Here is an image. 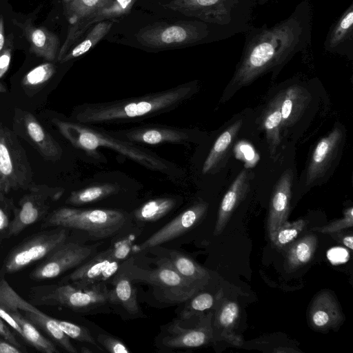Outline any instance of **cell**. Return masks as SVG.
<instances>
[{"label":"cell","mask_w":353,"mask_h":353,"mask_svg":"<svg viewBox=\"0 0 353 353\" xmlns=\"http://www.w3.org/2000/svg\"><path fill=\"white\" fill-rule=\"evenodd\" d=\"M312 27L310 0H302L287 18L272 26H252L244 33V46L232 85L243 86L266 72H277L310 45Z\"/></svg>","instance_id":"1"},{"label":"cell","mask_w":353,"mask_h":353,"mask_svg":"<svg viewBox=\"0 0 353 353\" xmlns=\"http://www.w3.org/2000/svg\"><path fill=\"white\" fill-rule=\"evenodd\" d=\"M196 88L194 81L133 98L83 103L74 109L71 117L74 122L85 125L140 121L176 108L190 98Z\"/></svg>","instance_id":"2"},{"label":"cell","mask_w":353,"mask_h":353,"mask_svg":"<svg viewBox=\"0 0 353 353\" xmlns=\"http://www.w3.org/2000/svg\"><path fill=\"white\" fill-rule=\"evenodd\" d=\"M52 122L71 144L86 152H93L99 147L108 148L151 170L168 174L174 168L172 163L153 151L119 138L108 130L57 118Z\"/></svg>","instance_id":"3"},{"label":"cell","mask_w":353,"mask_h":353,"mask_svg":"<svg viewBox=\"0 0 353 353\" xmlns=\"http://www.w3.org/2000/svg\"><path fill=\"white\" fill-rule=\"evenodd\" d=\"M257 0H172L165 9L225 29L233 35L245 33L252 26Z\"/></svg>","instance_id":"4"},{"label":"cell","mask_w":353,"mask_h":353,"mask_svg":"<svg viewBox=\"0 0 353 353\" xmlns=\"http://www.w3.org/2000/svg\"><path fill=\"white\" fill-rule=\"evenodd\" d=\"M230 31L200 20L156 23L140 29L136 34L142 46L163 49L219 41L233 37Z\"/></svg>","instance_id":"5"},{"label":"cell","mask_w":353,"mask_h":353,"mask_svg":"<svg viewBox=\"0 0 353 353\" xmlns=\"http://www.w3.org/2000/svg\"><path fill=\"white\" fill-rule=\"evenodd\" d=\"M108 283L81 288L69 283L32 287L29 302L33 305L61 306L77 312H90L110 306Z\"/></svg>","instance_id":"6"},{"label":"cell","mask_w":353,"mask_h":353,"mask_svg":"<svg viewBox=\"0 0 353 353\" xmlns=\"http://www.w3.org/2000/svg\"><path fill=\"white\" fill-rule=\"evenodd\" d=\"M128 220V215L118 210L63 207L48 214L41 225L42 228L62 227L82 230L98 240L118 233Z\"/></svg>","instance_id":"7"},{"label":"cell","mask_w":353,"mask_h":353,"mask_svg":"<svg viewBox=\"0 0 353 353\" xmlns=\"http://www.w3.org/2000/svg\"><path fill=\"white\" fill-rule=\"evenodd\" d=\"M155 267L144 268L130 256L121 265L132 282L147 283L159 292L163 302L182 303L203 288L181 276L163 258L154 259Z\"/></svg>","instance_id":"8"},{"label":"cell","mask_w":353,"mask_h":353,"mask_svg":"<svg viewBox=\"0 0 353 353\" xmlns=\"http://www.w3.org/2000/svg\"><path fill=\"white\" fill-rule=\"evenodd\" d=\"M134 239L133 235L130 234L119 239L108 249L92 255L63 277L60 283H69L81 288L108 283L130 256Z\"/></svg>","instance_id":"9"},{"label":"cell","mask_w":353,"mask_h":353,"mask_svg":"<svg viewBox=\"0 0 353 353\" xmlns=\"http://www.w3.org/2000/svg\"><path fill=\"white\" fill-rule=\"evenodd\" d=\"M34 184L26 150L13 130L0 122V194L28 190Z\"/></svg>","instance_id":"10"},{"label":"cell","mask_w":353,"mask_h":353,"mask_svg":"<svg viewBox=\"0 0 353 353\" xmlns=\"http://www.w3.org/2000/svg\"><path fill=\"white\" fill-rule=\"evenodd\" d=\"M68 235V228L56 227L26 239L8 254L0 268V274L17 272L43 259L66 241Z\"/></svg>","instance_id":"11"},{"label":"cell","mask_w":353,"mask_h":353,"mask_svg":"<svg viewBox=\"0 0 353 353\" xmlns=\"http://www.w3.org/2000/svg\"><path fill=\"white\" fill-rule=\"evenodd\" d=\"M19 201L10 232V238L43 219L52 204L62 195L63 189L46 184H34Z\"/></svg>","instance_id":"12"},{"label":"cell","mask_w":353,"mask_h":353,"mask_svg":"<svg viewBox=\"0 0 353 353\" xmlns=\"http://www.w3.org/2000/svg\"><path fill=\"white\" fill-rule=\"evenodd\" d=\"M94 247L65 241L30 273L32 280L42 281L60 276L75 268L94 254Z\"/></svg>","instance_id":"13"},{"label":"cell","mask_w":353,"mask_h":353,"mask_svg":"<svg viewBox=\"0 0 353 353\" xmlns=\"http://www.w3.org/2000/svg\"><path fill=\"white\" fill-rule=\"evenodd\" d=\"M12 130L44 159L57 161L61 159L63 154L61 145L31 112L15 108Z\"/></svg>","instance_id":"14"},{"label":"cell","mask_w":353,"mask_h":353,"mask_svg":"<svg viewBox=\"0 0 353 353\" xmlns=\"http://www.w3.org/2000/svg\"><path fill=\"white\" fill-rule=\"evenodd\" d=\"M211 315L203 316L192 327L182 326L179 319L166 325L159 338L162 348L190 349L203 346L212 338L213 330L210 325Z\"/></svg>","instance_id":"15"},{"label":"cell","mask_w":353,"mask_h":353,"mask_svg":"<svg viewBox=\"0 0 353 353\" xmlns=\"http://www.w3.org/2000/svg\"><path fill=\"white\" fill-rule=\"evenodd\" d=\"M109 132L128 141L149 145L185 143L192 141L195 136L190 129L161 125H142Z\"/></svg>","instance_id":"16"},{"label":"cell","mask_w":353,"mask_h":353,"mask_svg":"<svg viewBox=\"0 0 353 353\" xmlns=\"http://www.w3.org/2000/svg\"><path fill=\"white\" fill-rule=\"evenodd\" d=\"M208 208L205 202L191 205L144 241L139 245V251H147L187 232L201 221Z\"/></svg>","instance_id":"17"},{"label":"cell","mask_w":353,"mask_h":353,"mask_svg":"<svg viewBox=\"0 0 353 353\" xmlns=\"http://www.w3.org/2000/svg\"><path fill=\"white\" fill-rule=\"evenodd\" d=\"M343 137L342 130L335 128L316 144L307 169V185L322 178L330 168L339 152Z\"/></svg>","instance_id":"18"},{"label":"cell","mask_w":353,"mask_h":353,"mask_svg":"<svg viewBox=\"0 0 353 353\" xmlns=\"http://www.w3.org/2000/svg\"><path fill=\"white\" fill-rule=\"evenodd\" d=\"M110 306L130 318L142 317L143 312L138 301L133 282L121 266L118 272L108 281Z\"/></svg>","instance_id":"19"},{"label":"cell","mask_w":353,"mask_h":353,"mask_svg":"<svg viewBox=\"0 0 353 353\" xmlns=\"http://www.w3.org/2000/svg\"><path fill=\"white\" fill-rule=\"evenodd\" d=\"M12 22L22 30L30 45L31 52L50 62L57 59L60 41L56 34L45 27L34 26L30 19L23 22L13 19Z\"/></svg>","instance_id":"20"},{"label":"cell","mask_w":353,"mask_h":353,"mask_svg":"<svg viewBox=\"0 0 353 353\" xmlns=\"http://www.w3.org/2000/svg\"><path fill=\"white\" fill-rule=\"evenodd\" d=\"M325 50L346 55L353 54V2L330 27L323 42Z\"/></svg>","instance_id":"21"},{"label":"cell","mask_w":353,"mask_h":353,"mask_svg":"<svg viewBox=\"0 0 353 353\" xmlns=\"http://www.w3.org/2000/svg\"><path fill=\"white\" fill-rule=\"evenodd\" d=\"M157 256L165 259L181 276L199 285L203 289L208 283L210 275L208 270L192 259L175 250L157 246L148 250Z\"/></svg>","instance_id":"22"},{"label":"cell","mask_w":353,"mask_h":353,"mask_svg":"<svg viewBox=\"0 0 353 353\" xmlns=\"http://www.w3.org/2000/svg\"><path fill=\"white\" fill-rule=\"evenodd\" d=\"M293 173L286 170L277 181L270 202L268 230L272 233L285 223L290 212Z\"/></svg>","instance_id":"23"},{"label":"cell","mask_w":353,"mask_h":353,"mask_svg":"<svg viewBox=\"0 0 353 353\" xmlns=\"http://www.w3.org/2000/svg\"><path fill=\"white\" fill-rule=\"evenodd\" d=\"M309 320L311 326L318 330L336 327L343 321L339 304L330 292H321L314 297L310 307Z\"/></svg>","instance_id":"24"},{"label":"cell","mask_w":353,"mask_h":353,"mask_svg":"<svg viewBox=\"0 0 353 353\" xmlns=\"http://www.w3.org/2000/svg\"><path fill=\"white\" fill-rule=\"evenodd\" d=\"M249 188V173L243 170L232 183L221 202L214 231L215 235L223 232L233 212L245 197Z\"/></svg>","instance_id":"25"},{"label":"cell","mask_w":353,"mask_h":353,"mask_svg":"<svg viewBox=\"0 0 353 353\" xmlns=\"http://www.w3.org/2000/svg\"><path fill=\"white\" fill-rule=\"evenodd\" d=\"M282 127L295 124L303 114L310 101L309 92L298 85H291L279 93Z\"/></svg>","instance_id":"26"},{"label":"cell","mask_w":353,"mask_h":353,"mask_svg":"<svg viewBox=\"0 0 353 353\" xmlns=\"http://www.w3.org/2000/svg\"><path fill=\"white\" fill-rule=\"evenodd\" d=\"M23 316L38 329L44 332L57 345L70 353H77V350L73 345L64 332L61 329L56 319L40 312L25 311Z\"/></svg>","instance_id":"27"},{"label":"cell","mask_w":353,"mask_h":353,"mask_svg":"<svg viewBox=\"0 0 353 353\" xmlns=\"http://www.w3.org/2000/svg\"><path fill=\"white\" fill-rule=\"evenodd\" d=\"M261 125L265 130L270 154L273 156L281 143L282 117L279 94L270 102L262 114Z\"/></svg>","instance_id":"28"},{"label":"cell","mask_w":353,"mask_h":353,"mask_svg":"<svg viewBox=\"0 0 353 353\" xmlns=\"http://www.w3.org/2000/svg\"><path fill=\"white\" fill-rule=\"evenodd\" d=\"M242 125L243 120H237L220 134L203 163V174L208 173L219 165L229 151Z\"/></svg>","instance_id":"29"},{"label":"cell","mask_w":353,"mask_h":353,"mask_svg":"<svg viewBox=\"0 0 353 353\" xmlns=\"http://www.w3.org/2000/svg\"><path fill=\"white\" fill-rule=\"evenodd\" d=\"M112 23L107 20L95 23L85 37L74 45L59 61L65 63L88 52L95 46L110 30Z\"/></svg>","instance_id":"30"},{"label":"cell","mask_w":353,"mask_h":353,"mask_svg":"<svg viewBox=\"0 0 353 353\" xmlns=\"http://www.w3.org/2000/svg\"><path fill=\"white\" fill-rule=\"evenodd\" d=\"M119 189L117 183H99L72 192L65 202L73 205L93 203L117 194Z\"/></svg>","instance_id":"31"},{"label":"cell","mask_w":353,"mask_h":353,"mask_svg":"<svg viewBox=\"0 0 353 353\" xmlns=\"http://www.w3.org/2000/svg\"><path fill=\"white\" fill-rule=\"evenodd\" d=\"M20 325L23 332V339L39 352L58 353L55 345L45 337L34 325L29 321L20 311L9 312Z\"/></svg>","instance_id":"32"},{"label":"cell","mask_w":353,"mask_h":353,"mask_svg":"<svg viewBox=\"0 0 353 353\" xmlns=\"http://www.w3.org/2000/svg\"><path fill=\"white\" fill-rule=\"evenodd\" d=\"M317 246V237L308 234L292 245L287 254V264L289 269L294 270L306 263L313 257Z\"/></svg>","instance_id":"33"},{"label":"cell","mask_w":353,"mask_h":353,"mask_svg":"<svg viewBox=\"0 0 353 353\" xmlns=\"http://www.w3.org/2000/svg\"><path fill=\"white\" fill-rule=\"evenodd\" d=\"M176 200L161 197L150 200L134 212V219L139 222L156 221L170 212L176 205Z\"/></svg>","instance_id":"34"},{"label":"cell","mask_w":353,"mask_h":353,"mask_svg":"<svg viewBox=\"0 0 353 353\" xmlns=\"http://www.w3.org/2000/svg\"><path fill=\"white\" fill-rule=\"evenodd\" d=\"M0 307L8 312H41L29 301L20 296L9 285L3 274H0Z\"/></svg>","instance_id":"35"},{"label":"cell","mask_w":353,"mask_h":353,"mask_svg":"<svg viewBox=\"0 0 353 353\" xmlns=\"http://www.w3.org/2000/svg\"><path fill=\"white\" fill-rule=\"evenodd\" d=\"M108 0H73L65 6V12L70 23L72 24L94 14Z\"/></svg>","instance_id":"36"},{"label":"cell","mask_w":353,"mask_h":353,"mask_svg":"<svg viewBox=\"0 0 353 353\" xmlns=\"http://www.w3.org/2000/svg\"><path fill=\"white\" fill-rule=\"evenodd\" d=\"M305 225L306 222L303 219L291 223L286 221L270 234V238L274 245L283 248L298 236Z\"/></svg>","instance_id":"37"},{"label":"cell","mask_w":353,"mask_h":353,"mask_svg":"<svg viewBox=\"0 0 353 353\" xmlns=\"http://www.w3.org/2000/svg\"><path fill=\"white\" fill-rule=\"evenodd\" d=\"M55 65L48 61L41 63L30 70L22 79V85L26 89L39 90L55 74Z\"/></svg>","instance_id":"38"},{"label":"cell","mask_w":353,"mask_h":353,"mask_svg":"<svg viewBox=\"0 0 353 353\" xmlns=\"http://www.w3.org/2000/svg\"><path fill=\"white\" fill-rule=\"evenodd\" d=\"M137 0H108L92 16L96 23L111 19L119 18L129 13Z\"/></svg>","instance_id":"39"},{"label":"cell","mask_w":353,"mask_h":353,"mask_svg":"<svg viewBox=\"0 0 353 353\" xmlns=\"http://www.w3.org/2000/svg\"><path fill=\"white\" fill-rule=\"evenodd\" d=\"M184 303L185 304L179 312L178 318L188 321L199 313L211 308L214 304V296L208 292H197Z\"/></svg>","instance_id":"40"},{"label":"cell","mask_w":353,"mask_h":353,"mask_svg":"<svg viewBox=\"0 0 353 353\" xmlns=\"http://www.w3.org/2000/svg\"><path fill=\"white\" fill-rule=\"evenodd\" d=\"M56 320L61 329L70 339L79 342L88 343L99 351H104V349L98 343L89 330L85 327L63 320L57 319Z\"/></svg>","instance_id":"41"},{"label":"cell","mask_w":353,"mask_h":353,"mask_svg":"<svg viewBox=\"0 0 353 353\" xmlns=\"http://www.w3.org/2000/svg\"><path fill=\"white\" fill-rule=\"evenodd\" d=\"M15 208L12 199L0 194V243L10 238Z\"/></svg>","instance_id":"42"},{"label":"cell","mask_w":353,"mask_h":353,"mask_svg":"<svg viewBox=\"0 0 353 353\" xmlns=\"http://www.w3.org/2000/svg\"><path fill=\"white\" fill-rule=\"evenodd\" d=\"M239 316V307L234 301H227L220 308L216 318L217 325L225 332L228 339V332L232 331L237 323Z\"/></svg>","instance_id":"43"},{"label":"cell","mask_w":353,"mask_h":353,"mask_svg":"<svg viewBox=\"0 0 353 353\" xmlns=\"http://www.w3.org/2000/svg\"><path fill=\"white\" fill-rule=\"evenodd\" d=\"M353 225V208L350 207L344 212V216L322 227H315L312 231H316L323 234L338 232L343 229Z\"/></svg>","instance_id":"44"},{"label":"cell","mask_w":353,"mask_h":353,"mask_svg":"<svg viewBox=\"0 0 353 353\" xmlns=\"http://www.w3.org/2000/svg\"><path fill=\"white\" fill-rule=\"evenodd\" d=\"M12 50L13 34H10L6 39L4 48L0 54V93L6 92V88L1 81L10 68Z\"/></svg>","instance_id":"45"},{"label":"cell","mask_w":353,"mask_h":353,"mask_svg":"<svg viewBox=\"0 0 353 353\" xmlns=\"http://www.w3.org/2000/svg\"><path fill=\"white\" fill-rule=\"evenodd\" d=\"M96 340L108 352L112 353L130 352V350L123 341L109 334H100Z\"/></svg>","instance_id":"46"},{"label":"cell","mask_w":353,"mask_h":353,"mask_svg":"<svg viewBox=\"0 0 353 353\" xmlns=\"http://www.w3.org/2000/svg\"><path fill=\"white\" fill-rule=\"evenodd\" d=\"M0 336L3 338L10 343L20 349L22 352L26 351L23 346L18 341L14 334L12 332L8 324L0 317Z\"/></svg>","instance_id":"47"},{"label":"cell","mask_w":353,"mask_h":353,"mask_svg":"<svg viewBox=\"0 0 353 353\" xmlns=\"http://www.w3.org/2000/svg\"><path fill=\"white\" fill-rule=\"evenodd\" d=\"M327 257L334 264L341 263L348 260L349 252L341 248H334L327 252Z\"/></svg>","instance_id":"48"},{"label":"cell","mask_w":353,"mask_h":353,"mask_svg":"<svg viewBox=\"0 0 353 353\" xmlns=\"http://www.w3.org/2000/svg\"><path fill=\"white\" fill-rule=\"evenodd\" d=\"M0 317L14 330L18 335L23 338L22 329L19 323L14 319L10 312L0 307Z\"/></svg>","instance_id":"49"},{"label":"cell","mask_w":353,"mask_h":353,"mask_svg":"<svg viewBox=\"0 0 353 353\" xmlns=\"http://www.w3.org/2000/svg\"><path fill=\"white\" fill-rule=\"evenodd\" d=\"M22 351L0 336V353H21Z\"/></svg>","instance_id":"50"},{"label":"cell","mask_w":353,"mask_h":353,"mask_svg":"<svg viewBox=\"0 0 353 353\" xmlns=\"http://www.w3.org/2000/svg\"><path fill=\"white\" fill-rule=\"evenodd\" d=\"M6 42L5 38V25L4 19L2 15L0 16V54L2 52Z\"/></svg>","instance_id":"51"},{"label":"cell","mask_w":353,"mask_h":353,"mask_svg":"<svg viewBox=\"0 0 353 353\" xmlns=\"http://www.w3.org/2000/svg\"><path fill=\"white\" fill-rule=\"evenodd\" d=\"M343 243L350 250L353 249V236L347 235L343 238Z\"/></svg>","instance_id":"52"},{"label":"cell","mask_w":353,"mask_h":353,"mask_svg":"<svg viewBox=\"0 0 353 353\" xmlns=\"http://www.w3.org/2000/svg\"><path fill=\"white\" fill-rule=\"evenodd\" d=\"M80 352L82 353H91V352H92V350L87 347H81Z\"/></svg>","instance_id":"53"},{"label":"cell","mask_w":353,"mask_h":353,"mask_svg":"<svg viewBox=\"0 0 353 353\" xmlns=\"http://www.w3.org/2000/svg\"><path fill=\"white\" fill-rule=\"evenodd\" d=\"M270 1V0H257V4H259V6H263Z\"/></svg>","instance_id":"54"},{"label":"cell","mask_w":353,"mask_h":353,"mask_svg":"<svg viewBox=\"0 0 353 353\" xmlns=\"http://www.w3.org/2000/svg\"><path fill=\"white\" fill-rule=\"evenodd\" d=\"M72 1H73V0H63V1L65 2V3H68Z\"/></svg>","instance_id":"55"}]
</instances>
